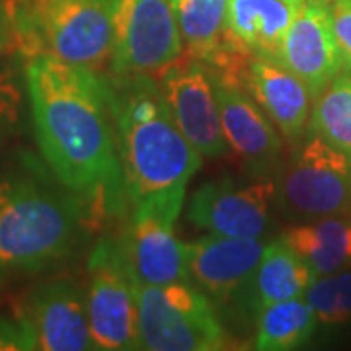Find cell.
Segmentation results:
<instances>
[{"label": "cell", "mask_w": 351, "mask_h": 351, "mask_svg": "<svg viewBox=\"0 0 351 351\" xmlns=\"http://www.w3.org/2000/svg\"><path fill=\"white\" fill-rule=\"evenodd\" d=\"M304 299L313 306L318 322L330 326L346 324L351 320V271L316 277Z\"/></svg>", "instance_id": "cell-23"}, {"label": "cell", "mask_w": 351, "mask_h": 351, "mask_svg": "<svg viewBox=\"0 0 351 351\" xmlns=\"http://www.w3.org/2000/svg\"><path fill=\"white\" fill-rule=\"evenodd\" d=\"M283 239L311 267L314 277L336 274L351 260V223L336 215L291 226Z\"/></svg>", "instance_id": "cell-19"}, {"label": "cell", "mask_w": 351, "mask_h": 351, "mask_svg": "<svg viewBox=\"0 0 351 351\" xmlns=\"http://www.w3.org/2000/svg\"><path fill=\"white\" fill-rule=\"evenodd\" d=\"M138 343L151 351H215L225 348V330L213 302L188 281L137 283Z\"/></svg>", "instance_id": "cell-5"}, {"label": "cell", "mask_w": 351, "mask_h": 351, "mask_svg": "<svg viewBox=\"0 0 351 351\" xmlns=\"http://www.w3.org/2000/svg\"><path fill=\"white\" fill-rule=\"evenodd\" d=\"M186 53L207 63L225 36L226 0H172Z\"/></svg>", "instance_id": "cell-21"}, {"label": "cell", "mask_w": 351, "mask_h": 351, "mask_svg": "<svg viewBox=\"0 0 351 351\" xmlns=\"http://www.w3.org/2000/svg\"><path fill=\"white\" fill-rule=\"evenodd\" d=\"M80 225L75 201L27 172L0 176V277L29 276L61 262Z\"/></svg>", "instance_id": "cell-3"}, {"label": "cell", "mask_w": 351, "mask_h": 351, "mask_svg": "<svg viewBox=\"0 0 351 351\" xmlns=\"http://www.w3.org/2000/svg\"><path fill=\"white\" fill-rule=\"evenodd\" d=\"M215 92L226 147L248 174L262 178L274 168L281 151L274 121L244 88L215 80Z\"/></svg>", "instance_id": "cell-14"}, {"label": "cell", "mask_w": 351, "mask_h": 351, "mask_svg": "<svg viewBox=\"0 0 351 351\" xmlns=\"http://www.w3.org/2000/svg\"><path fill=\"white\" fill-rule=\"evenodd\" d=\"M318 2H324V4H330V2H334V0H318Z\"/></svg>", "instance_id": "cell-27"}, {"label": "cell", "mask_w": 351, "mask_h": 351, "mask_svg": "<svg viewBox=\"0 0 351 351\" xmlns=\"http://www.w3.org/2000/svg\"><path fill=\"white\" fill-rule=\"evenodd\" d=\"M113 75L156 76L184 53L172 0H113Z\"/></svg>", "instance_id": "cell-7"}, {"label": "cell", "mask_w": 351, "mask_h": 351, "mask_svg": "<svg viewBox=\"0 0 351 351\" xmlns=\"http://www.w3.org/2000/svg\"><path fill=\"white\" fill-rule=\"evenodd\" d=\"M178 215L152 205H135L123 240L129 267L141 285H168L188 281L186 242L174 232Z\"/></svg>", "instance_id": "cell-12"}, {"label": "cell", "mask_w": 351, "mask_h": 351, "mask_svg": "<svg viewBox=\"0 0 351 351\" xmlns=\"http://www.w3.org/2000/svg\"><path fill=\"white\" fill-rule=\"evenodd\" d=\"M279 61L318 96L343 66L332 27V10L318 0H306L283 39Z\"/></svg>", "instance_id": "cell-13"}, {"label": "cell", "mask_w": 351, "mask_h": 351, "mask_svg": "<svg viewBox=\"0 0 351 351\" xmlns=\"http://www.w3.org/2000/svg\"><path fill=\"white\" fill-rule=\"evenodd\" d=\"M279 195L285 209L299 217L343 213L351 203V156L314 135L285 168Z\"/></svg>", "instance_id": "cell-8"}, {"label": "cell", "mask_w": 351, "mask_h": 351, "mask_svg": "<svg viewBox=\"0 0 351 351\" xmlns=\"http://www.w3.org/2000/svg\"><path fill=\"white\" fill-rule=\"evenodd\" d=\"M20 108H22V90L18 84V78L8 66H0V141L16 125Z\"/></svg>", "instance_id": "cell-24"}, {"label": "cell", "mask_w": 351, "mask_h": 351, "mask_svg": "<svg viewBox=\"0 0 351 351\" xmlns=\"http://www.w3.org/2000/svg\"><path fill=\"white\" fill-rule=\"evenodd\" d=\"M86 314L96 350H141L138 343L137 279L123 246L100 239L88 258Z\"/></svg>", "instance_id": "cell-6"}, {"label": "cell", "mask_w": 351, "mask_h": 351, "mask_svg": "<svg viewBox=\"0 0 351 351\" xmlns=\"http://www.w3.org/2000/svg\"><path fill=\"white\" fill-rule=\"evenodd\" d=\"M12 27H10V20H8V14L4 4H0V53L6 51L12 43Z\"/></svg>", "instance_id": "cell-26"}, {"label": "cell", "mask_w": 351, "mask_h": 351, "mask_svg": "<svg viewBox=\"0 0 351 351\" xmlns=\"http://www.w3.org/2000/svg\"><path fill=\"white\" fill-rule=\"evenodd\" d=\"M12 39L29 57L100 69L112 59L113 0H4Z\"/></svg>", "instance_id": "cell-4"}, {"label": "cell", "mask_w": 351, "mask_h": 351, "mask_svg": "<svg viewBox=\"0 0 351 351\" xmlns=\"http://www.w3.org/2000/svg\"><path fill=\"white\" fill-rule=\"evenodd\" d=\"M260 239L203 237L186 244L189 277H193L215 301L226 302L246 287L265 250Z\"/></svg>", "instance_id": "cell-15"}, {"label": "cell", "mask_w": 351, "mask_h": 351, "mask_svg": "<svg viewBox=\"0 0 351 351\" xmlns=\"http://www.w3.org/2000/svg\"><path fill=\"white\" fill-rule=\"evenodd\" d=\"M246 90L287 138H299L311 117V90L279 59L254 55Z\"/></svg>", "instance_id": "cell-16"}, {"label": "cell", "mask_w": 351, "mask_h": 351, "mask_svg": "<svg viewBox=\"0 0 351 351\" xmlns=\"http://www.w3.org/2000/svg\"><path fill=\"white\" fill-rule=\"evenodd\" d=\"M314 279L311 267L289 246L287 240H274L265 246L250 281L246 283L250 306L260 313L274 302L301 297Z\"/></svg>", "instance_id": "cell-18"}, {"label": "cell", "mask_w": 351, "mask_h": 351, "mask_svg": "<svg viewBox=\"0 0 351 351\" xmlns=\"http://www.w3.org/2000/svg\"><path fill=\"white\" fill-rule=\"evenodd\" d=\"M306 0H226L225 32L254 55L279 59L283 39Z\"/></svg>", "instance_id": "cell-17"}, {"label": "cell", "mask_w": 351, "mask_h": 351, "mask_svg": "<svg viewBox=\"0 0 351 351\" xmlns=\"http://www.w3.org/2000/svg\"><path fill=\"white\" fill-rule=\"evenodd\" d=\"M311 129L351 156V73H338L316 96Z\"/></svg>", "instance_id": "cell-22"}, {"label": "cell", "mask_w": 351, "mask_h": 351, "mask_svg": "<svg viewBox=\"0 0 351 351\" xmlns=\"http://www.w3.org/2000/svg\"><path fill=\"white\" fill-rule=\"evenodd\" d=\"M316 322L318 318L304 295L274 302L258 313L256 350H297L311 339Z\"/></svg>", "instance_id": "cell-20"}, {"label": "cell", "mask_w": 351, "mask_h": 351, "mask_svg": "<svg viewBox=\"0 0 351 351\" xmlns=\"http://www.w3.org/2000/svg\"><path fill=\"white\" fill-rule=\"evenodd\" d=\"M106 84L129 199L180 217L203 156L176 125L151 75H115Z\"/></svg>", "instance_id": "cell-2"}, {"label": "cell", "mask_w": 351, "mask_h": 351, "mask_svg": "<svg viewBox=\"0 0 351 351\" xmlns=\"http://www.w3.org/2000/svg\"><path fill=\"white\" fill-rule=\"evenodd\" d=\"M18 320L29 350H96L88 324L86 295L71 281L55 279L32 289Z\"/></svg>", "instance_id": "cell-11"}, {"label": "cell", "mask_w": 351, "mask_h": 351, "mask_svg": "<svg viewBox=\"0 0 351 351\" xmlns=\"http://www.w3.org/2000/svg\"><path fill=\"white\" fill-rule=\"evenodd\" d=\"M332 27L338 41L343 66L351 71V0H334Z\"/></svg>", "instance_id": "cell-25"}, {"label": "cell", "mask_w": 351, "mask_h": 351, "mask_svg": "<svg viewBox=\"0 0 351 351\" xmlns=\"http://www.w3.org/2000/svg\"><path fill=\"white\" fill-rule=\"evenodd\" d=\"M25 88L39 151L61 186L117 207L125 182L106 80L41 53L25 63Z\"/></svg>", "instance_id": "cell-1"}, {"label": "cell", "mask_w": 351, "mask_h": 351, "mask_svg": "<svg viewBox=\"0 0 351 351\" xmlns=\"http://www.w3.org/2000/svg\"><path fill=\"white\" fill-rule=\"evenodd\" d=\"M277 197L271 180L240 184L232 178L205 182L188 203V221L217 237L260 239L269 225V211Z\"/></svg>", "instance_id": "cell-10"}, {"label": "cell", "mask_w": 351, "mask_h": 351, "mask_svg": "<svg viewBox=\"0 0 351 351\" xmlns=\"http://www.w3.org/2000/svg\"><path fill=\"white\" fill-rule=\"evenodd\" d=\"M158 86L176 125L203 158H219L226 152L221 127L215 80L207 64L182 53L158 73Z\"/></svg>", "instance_id": "cell-9"}]
</instances>
